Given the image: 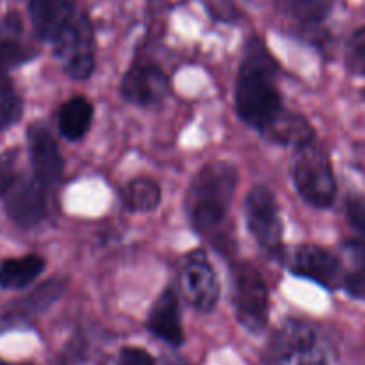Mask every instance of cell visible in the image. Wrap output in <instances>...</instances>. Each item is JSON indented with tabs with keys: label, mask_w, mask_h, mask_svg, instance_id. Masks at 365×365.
Instances as JSON below:
<instances>
[{
	"label": "cell",
	"mask_w": 365,
	"mask_h": 365,
	"mask_svg": "<svg viewBox=\"0 0 365 365\" xmlns=\"http://www.w3.org/2000/svg\"><path fill=\"white\" fill-rule=\"evenodd\" d=\"M262 362L266 365H327L319 337L312 324L289 319L267 341Z\"/></svg>",
	"instance_id": "5"
},
{
	"label": "cell",
	"mask_w": 365,
	"mask_h": 365,
	"mask_svg": "<svg viewBox=\"0 0 365 365\" xmlns=\"http://www.w3.org/2000/svg\"><path fill=\"white\" fill-rule=\"evenodd\" d=\"M14 164H16V150H9L0 155V198L6 195L9 185L16 178L18 173L14 170Z\"/></svg>",
	"instance_id": "23"
},
{
	"label": "cell",
	"mask_w": 365,
	"mask_h": 365,
	"mask_svg": "<svg viewBox=\"0 0 365 365\" xmlns=\"http://www.w3.org/2000/svg\"><path fill=\"white\" fill-rule=\"evenodd\" d=\"M2 198L7 217L18 227L32 228L46 216V187L34 175H16Z\"/></svg>",
	"instance_id": "10"
},
{
	"label": "cell",
	"mask_w": 365,
	"mask_h": 365,
	"mask_svg": "<svg viewBox=\"0 0 365 365\" xmlns=\"http://www.w3.org/2000/svg\"><path fill=\"white\" fill-rule=\"evenodd\" d=\"M0 365H32V364H9L6 360H0Z\"/></svg>",
	"instance_id": "27"
},
{
	"label": "cell",
	"mask_w": 365,
	"mask_h": 365,
	"mask_svg": "<svg viewBox=\"0 0 365 365\" xmlns=\"http://www.w3.org/2000/svg\"><path fill=\"white\" fill-rule=\"evenodd\" d=\"M146 328L153 337L166 342L171 348H180L184 344L180 305H178L177 292L171 287L164 289L152 305L146 319Z\"/></svg>",
	"instance_id": "14"
},
{
	"label": "cell",
	"mask_w": 365,
	"mask_h": 365,
	"mask_svg": "<svg viewBox=\"0 0 365 365\" xmlns=\"http://www.w3.org/2000/svg\"><path fill=\"white\" fill-rule=\"evenodd\" d=\"M53 56L64 73L75 81H86L95 70V31L88 14L75 9L53 39Z\"/></svg>",
	"instance_id": "4"
},
{
	"label": "cell",
	"mask_w": 365,
	"mask_h": 365,
	"mask_svg": "<svg viewBox=\"0 0 365 365\" xmlns=\"http://www.w3.org/2000/svg\"><path fill=\"white\" fill-rule=\"evenodd\" d=\"M182 289L185 298L200 312H210L220 302L221 287L212 264L203 250H192L182 259Z\"/></svg>",
	"instance_id": "9"
},
{
	"label": "cell",
	"mask_w": 365,
	"mask_h": 365,
	"mask_svg": "<svg viewBox=\"0 0 365 365\" xmlns=\"http://www.w3.org/2000/svg\"><path fill=\"white\" fill-rule=\"evenodd\" d=\"M292 274L335 289L341 280V260L328 250L317 245H299L284 248L280 259Z\"/></svg>",
	"instance_id": "8"
},
{
	"label": "cell",
	"mask_w": 365,
	"mask_h": 365,
	"mask_svg": "<svg viewBox=\"0 0 365 365\" xmlns=\"http://www.w3.org/2000/svg\"><path fill=\"white\" fill-rule=\"evenodd\" d=\"M118 365H155V359L146 349L125 348L121 349Z\"/></svg>",
	"instance_id": "26"
},
{
	"label": "cell",
	"mask_w": 365,
	"mask_h": 365,
	"mask_svg": "<svg viewBox=\"0 0 365 365\" xmlns=\"http://www.w3.org/2000/svg\"><path fill=\"white\" fill-rule=\"evenodd\" d=\"M267 141L278 143L284 146H302L314 139V128L302 114L291 113L285 109L284 114L271 125L269 130L264 134Z\"/></svg>",
	"instance_id": "18"
},
{
	"label": "cell",
	"mask_w": 365,
	"mask_h": 365,
	"mask_svg": "<svg viewBox=\"0 0 365 365\" xmlns=\"http://www.w3.org/2000/svg\"><path fill=\"white\" fill-rule=\"evenodd\" d=\"M346 68L353 75L362 77L365 68V29L359 27L349 38L346 46Z\"/></svg>",
	"instance_id": "22"
},
{
	"label": "cell",
	"mask_w": 365,
	"mask_h": 365,
	"mask_svg": "<svg viewBox=\"0 0 365 365\" xmlns=\"http://www.w3.org/2000/svg\"><path fill=\"white\" fill-rule=\"evenodd\" d=\"M24 114V100L18 95L6 68L0 64V130L13 127Z\"/></svg>",
	"instance_id": "21"
},
{
	"label": "cell",
	"mask_w": 365,
	"mask_h": 365,
	"mask_svg": "<svg viewBox=\"0 0 365 365\" xmlns=\"http://www.w3.org/2000/svg\"><path fill=\"white\" fill-rule=\"evenodd\" d=\"M234 307L239 324L250 334H262L269 321V289L250 262L234 267Z\"/></svg>",
	"instance_id": "6"
},
{
	"label": "cell",
	"mask_w": 365,
	"mask_h": 365,
	"mask_svg": "<svg viewBox=\"0 0 365 365\" xmlns=\"http://www.w3.org/2000/svg\"><path fill=\"white\" fill-rule=\"evenodd\" d=\"M121 200L132 212H150L159 207L160 187L148 177L132 178L121 191Z\"/></svg>",
	"instance_id": "19"
},
{
	"label": "cell",
	"mask_w": 365,
	"mask_h": 365,
	"mask_svg": "<svg viewBox=\"0 0 365 365\" xmlns=\"http://www.w3.org/2000/svg\"><path fill=\"white\" fill-rule=\"evenodd\" d=\"M291 175L296 191L316 209H328L337 196V178L327 150L312 139L294 148Z\"/></svg>",
	"instance_id": "3"
},
{
	"label": "cell",
	"mask_w": 365,
	"mask_h": 365,
	"mask_svg": "<svg viewBox=\"0 0 365 365\" xmlns=\"http://www.w3.org/2000/svg\"><path fill=\"white\" fill-rule=\"evenodd\" d=\"M274 4L292 20L309 25L324 21L334 9V0H274Z\"/></svg>",
	"instance_id": "20"
},
{
	"label": "cell",
	"mask_w": 365,
	"mask_h": 365,
	"mask_svg": "<svg viewBox=\"0 0 365 365\" xmlns=\"http://www.w3.org/2000/svg\"><path fill=\"white\" fill-rule=\"evenodd\" d=\"M170 78L163 68L153 63L132 64L123 75L120 84V93L123 100L134 106L148 107L163 102L170 95Z\"/></svg>",
	"instance_id": "12"
},
{
	"label": "cell",
	"mask_w": 365,
	"mask_h": 365,
	"mask_svg": "<svg viewBox=\"0 0 365 365\" xmlns=\"http://www.w3.org/2000/svg\"><path fill=\"white\" fill-rule=\"evenodd\" d=\"M45 271V259L39 255H25L7 259L0 264V289H24L38 280Z\"/></svg>",
	"instance_id": "17"
},
{
	"label": "cell",
	"mask_w": 365,
	"mask_h": 365,
	"mask_svg": "<svg viewBox=\"0 0 365 365\" xmlns=\"http://www.w3.org/2000/svg\"><path fill=\"white\" fill-rule=\"evenodd\" d=\"M277 77L278 64L267 46L257 36L250 38L235 82V113L262 135L285 110Z\"/></svg>",
	"instance_id": "1"
},
{
	"label": "cell",
	"mask_w": 365,
	"mask_h": 365,
	"mask_svg": "<svg viewBox=\"0 0 365 365\" xmlns=\"http://www.w3.org/2000/svg\"><path fill=\"white\" fill-rule=\"evenodd\" d=\"M73 13L75 0H29L31 24L39 41H52Z\"/></svg>",
	"instance_id": "15"
},
{
	"label": "cell",
	"mask_w": 365,
	"mask_h": 365,
	"mask_svg": "<svg viewBox=\"0 0 365 365\" xmlns=\"http://www.w3.org/2000/svg\"><path fill=\"white\" fill-rule=\"evenodd\" d=\"M346 292L351 298L362 299L364 298V264H351V271L344 274L342 278Z\"/></svg>",
	"instance_id": "24"
},
{
	"label": "cell",
	"mask_w": 365,
	"mask_h": 365,
	"mask_svg": "<svg viewBox=\"0 0 365 365\" xmlns=\"http://www.w3.org/2000/svg\"><path fill=\"white\" fill-rule=\"evenodd\" d=\"M27 143L34 177L46 189L59 184L64 173V159L52 132L46 128L45 123L36 121V123L29 125Z\"/></svg>",
	"instance_id": "13"
},
{
	"label": "cell",
	"mask_w": 365,
	"mask_h": 365,
	"mask_svg": "<svg viewBox=\"0 0 365 365\" xmlns=\"http://www.w3.org/2000/svg\"><path fill=\"white\" fill-rule=\"evenodd\" d=\"M246 225L260 248L273 259H280L284 252V225L273 191L267 185L257 184L245 202Z\"/></svg>",
	"instance_id": "7"
},
{
	"label": "cell",
	"mask_w": 365,
	"mask_h": 365,
	"mask_svg": "<svg viewBox=\"0 0 365 365\" xmlns=\"http://www.w3.org/2000/svg\"><path fill=\"white\" fill-rule=\"evenodd\" d=\"M93 114H95L93 103L84 96H73L68 102H64L61 106L59 114H57L61 135L68 141L82 139L91 128Z\"/></svg>",
	"instance_id": "16"
},
{
	"label": "cell",
	"mask_w": 365,
	"mask_h": 365,
	"mask_svg": "<svg viewBox=\"0 0 365 365\" xmlns=\"http://www.w3.org/2000/svg\"><path fill=\"white\" fill-rule=\"evenodd\" d=\"M346 217L353 228L364 234L365 232V205L362 196H351L346 202Z\"/></svg>",
	"instance_id": "25"
},
{
	"label": "cell",
	"mask_w": 365,
	"mask_h": 365,
	"mask_svg": "<svg viewBox=\"0 0 365 365\" xmlns=\"http://www.w3.org/2000/svg\"><path fill=\"white\" fill-rule=\"evenodd\" d=\"M237 168L227 160L205 164L195 175L185 198V210L192 230L209 235L223 227L237 189Z\"/></svg>",
	"instance_id": "2"
},
{
	"label": "cell",
	"mask_w": 365,
	"mask_h": 365,
	"mask_svg": "<svg viewBox=\"0 0 365 365\" xmlns=\"http://www.w3.org/2000/svg\"><path fill=\"white\" fill-rule=\"evenodd\" d=\"M66 291V280L61 277L50 278L32 292L20 299H14L0 312V331L11 328H21L34 323L45 314Z\"/></svg>",
	"instance_id": "11"
}]
</instances>
